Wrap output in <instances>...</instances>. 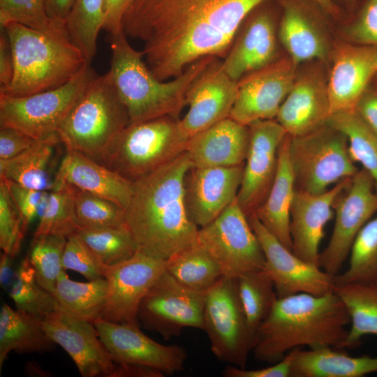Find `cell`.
I'll return each instance as SVG.
<instances>
[{"label": "cell", "mask_w": 377, "mask_h": 377, "mask_svg": "<svg viewBox=\"0 0 377 377\" xmlns=\"http://www.w3.org/2000/svg\"><path fill=\"white\" fill-rule=\"evenodd\" d=\"M281 8L279 38L293 61L330 64L337 40V22L314 0H278Z\"/></svg>", "instance_id": "13"}, {"label": "cell", "mask_w": 377, "mask_h": 377, "mask_svg": "<svg viewBox=\"0 0 377 377\" xmlns=\"http://www.w3.org/2000/svg\"><path fill=\"white\" fill-rule=\"evenodd\" d=\"M191 168L185 151L133 182L124 212L138 251L167 260L197 242L198 228L188 216L185 200V177Z\"/></svg>", "instance_id": "2"}, {"label": "cell", "mask_w": 377, "mask_h": 377, "mask_svg": "<svg viewBox=\"0 0 377 377\" xmlns=\"http://www.w3.org/2000/svg\"><path fill=\"white\" fill-rule=\"evenodd\" d=\"M249 128V146L237 196L247 216L264 202L272 188L279 149L288 135L276 119L258 120Z\"/></svg>", "instance_id": "20"}, {"label": "cell", "mask_w": 377, "mask_h": 377, "mask_svg": "<svg viewBox=\"0 0 377 377\" xmlns=\"http://www.w3.org/2000/svg\"><path fill=\"white\" fill-rule=\"evenodd\" d=\"M288 136L296 191L321 193L359 170L350 156L346 136L327 122L306 134Z\"/></svg>", "instance_id": "8"}, {"label": "cell", "mask_w": 377, "mask_h": 377, "mask_svg": "<svg viewBox=\"0 0 377 377\" xmlns=\"http://www.w3.org/2000/svg\"><path fill=\"white\" fill-rule=\"evenodd\" d=\"M97 76L90 64L64 85L22 97L0 94V126L40 140L57 133L91 82Z\"/></svg>", "instance_id": "9"}, {"label": "cell", "mask_w": 377, "mask_h": 377, "mask_svg": "<svg viewBox=\"0 0 377 377\" xmlns=\"http://www.w3.org/2000/svg\"><path fill=\"white\" fill-rule=\"evenodd\" d=\"M247 217L265 256L263 269L273 281L278 298L301 293L323 295L333 291L334 276L295 255L254 214Z\"/></svg>", "instance_id": "19"}, {"label": "cell", "mask_w": 377, "mask_h": 377, "mask_svg": "<svg viewBox=\"0 0 377 377\" xmlns=\"http://www.w3.org/2000/svg\"><path fill=\"white\" fill-rule=\"evenodd\" d=\"M206 291L182 285L165 269L141 300L139 322L164 339L179 336L186 328L203 330Z\"/></svg>", "instance_id": "12"}, {"label": "cell", "mask_w": 377, "mask_h": 377, "mask_svg": "<svg viewBox=\"0 0 377 377\" xmlns=\"http://www.w3.org/2000/svg\"><path fill=\"white\" fill-rule=\"evenodd\" d=\"M349 265L334 276L337 283L377 281V215L360 230L350 248Z\"/></svg>", "instance_id": "41"}, {"label": "cell", "mask_w": 377, "mask_h": 377, "mask_svg": "<svg viewBox=\"0 0 377 377\" xmlns=\"http://www.w3.org/2000/svg\"><path fill=\"white\" fill-rule=\"evenodd\" d=\"M237 279L242 304L255 336L278 299L274 285L263 268L246 272Z\"/></svg>", "instance_id": "37"}, {"label": "cell", "mask_w": 377, "mask_h": 377, "mask_svg": "<svg viewBox=\"0 0 377 377\" xmlns=\"http://www.w3.org/2000/svg\"><path fill=\"white\" fill-rule=\"evenodd\" d=\"M75 234L106 266L127 260L138 250L126 226L79 228Z\"/></svg>", "instance_id": "42"}, {"label": "cell", "mask_w": 377, "mask_h": 377, "mask_svg": "<svg viewBox=\"0 0 377 377\" xmlns=\"http://www.w3.org/2000/svg\"><path fill=\"white\" fill-rule=\"evenodd\" d=\"M128 124V112L108 71L91 82L57 135L66 151H76L98 162Z\"/></svg>", "instance_id": "6"}, {"label": "cell", "mask_w": 377, "mask_h": 377, "mask_svg": "<svg viewBox=\"0 0 377 377\" xmlns=\"http://www.w3.org/2000/svg\"><path fill=\"white\" fill-rule=\"evenodd\" d=\"M249 140V126L228 117L190 138L186 153L192 168L240 165Z\"/></svg>", "instance_id": "28"}, {"label": "cell", "mask_w": 377, "mask_h": 377, "mask_svg": "<svg viewBox=\"0 0 377 377\" xmlns=\"http://www.w3.org/2000/svg\"><path fill=\"white\" fill-rule=\"evenodd\" d=\"M26 230L6 182L0 177V248L3 252L14 258Z\"/></svg>", "instance_id": "47"}, {"label": "cell", "mask_w": 377, "mask_h": 377, "mask_svg": "<svg viewBox=\"0 0 377 377\" xmlns=\"http://www.w3.org/2000/svg\"><path fill=\"white\" fill-rule=\"evenodd\" d=\"M377 75V46L348 43L337 38L328 72L331 115L355 110Z\"/></svg>", "instance_id": "22"}, {"label": "cell", "mask_w": 377, "mask_h": 377, "mask_svg": "<svg viewBox=\"0 0 377 377\" xmlns=\"http://www.w3.org/2000/svg\"><path fill=\"white\" fill-rule=\"evenodd\" d=\"M351 179H343L318 194L295 191L290 211V232L292 251L302 260L319 267V247L325 226L333 217L337 197Z\"/></svg>", "instance_id": "25"}, {"label": "cell", "mask_w": 377, "mask_h": 377, "mask_svg": "<svg viewBox=\"0 0 377 377\" xmlns=\"http://www.w3.org/2000/svg\"><path fill=\"white\" fill-rule=\"evenodd\" d=\"M203 322L214 356L220 362L246 368L255 336L242 304L237 278L223 276L206 291Z\"/></svg>", "instance_id": "10"}, {"label": "cell", "mask_w": 377, "mask_h": 377, "mask_svg": "<svg viewBox=\"0 0 377 377\" xmlns=\"http://www.w3.org/2000/svg\"><path fill=\"white\" fill-rule=\"evenodd\" d=\"M9 22L18 23L52 36L69 39L66 25L48 15L45 0H0L1 27Z\"/></svg>", "instance_id": "43"}, {"label": "cell", "mask_w": 377, "mask_h": 377, "mask_svg": "<svg viewBox=\"0 0 377 377\" xmlns=\"http://www.w3.org/2000/svg\"><path fill=\"white\" fill-rule=\"evenodd\" d=\"M281 15V8L278 0L264 1L249 14L222 61L230 77L238 81L285 53H281L279 38Z\"/></svg>", "instance_id": "15"}, {"label": "cell", "mask_w": 377, "mask_h": 377, "mask_svg": "<svg viewBox=\"0 0 377 377\" xmlns=\"http://www.w3.org/2000/svg\"><path fill=\"white\" fill-rule=\"evenodd\" d=\"M244 164L231 167L191 168L185 177V200L198 228L216 219L237 196Z\"/></svg>", "instance_id": "26"}, {"label": "cell", "mask_w": 377, "mask_h": 377, "mask_svg": "<svg viewBox=\"0 0 377 377\" xmlns=\"http://www.w3.org/2000/svg\"><path fill=\"white\" fill-rule=\"evenodd\" d=\"M108 288L105 278L78 282L71 279L63 269L53 295L59 309L75 318L93 323L101 318L106 303Z\"/></svg>", "instance_id": "34"}, {"label": "cell", "mask_w": 377, "mask_h": 377, "mask_svg": "<svg viewBox=\"0 0 377 377\" xmlns=\"http://www.w3.org/2000/svg\"><path fill=\"white\" fill-rule=\"evenodd\" d=\"M288 139L287 135L280 147L276 174L272 188L264 202L253 214L286 247L292 251L290 211L295 188L288 156Z\"/></svg>", "instance_id": "30"}, {"label": "cell", "mask_w": 377, "mask_h": 377, "mask_svg": "<svg viewBox=\"0 0 377 377\" xmlns=\"http://www.w3.org/2000/svg\"><path fill=\"white\" fill-rule=\"evenodd\" d=\"M61 143L57 133L38 140L29 149L10 159H0V177L23 186L49 191L53 189L57 150Z\"/></svg>", "instance_id": "29"}, {"label": "cell", "mask_w": 377, "mask_h": 377, "mask_svg": "<svg viewBox=\"0 0 377 377\" xmlns=\"http://www.w3.org/2000/svg\"><path fill=\"white\" fill-rule=\"evenodd\" d=\"M237 81L214 58L190 85L186 96L188 110L179 119L184 134L194 135L229 117L237 95Z\"/></svg>", "instance_id": "23"}, {"label": "cell", "mask_w": 377, "mask_h": 377, "mask_svg": "<svg viewBox=\"0 0 377 377\" xmlns=\"http://www.w3.org/2000/svg\"><path fill=\"white\" fill-rule=\"evenodd\" d=\"M339 350H293L291 377H362L377 372V357H353Z\"/></svg>", "instance_id": "31"}, {"label": "cell", "mask_w": 377, "mask_h": 377, "mask_svg": "<svg viewBox=\"0 0 377 377\" xmlns=\"http://www.w3.org/2000/svg\"><path fill=\"white\" fill-rule=\"evenodd\" d=\"M103 25V0H75L66 21V29L70 40L89 63L96 54L98 36Z\"/></svg>", "instance_id": "39"}, {"label": "cell", "mask_w": 377, "mask_h": 377, "mask_svg": "<svg viewBox=\"0 0 377 377\" xmlns=\"http://www.w3.org/2000/svg\"><path fill=\"white\" fill-rule=\"evenodd\" d=\"M329 64L312 60L297 66L293 86L276 120L290 136H300L325 124L331 116Z\"/></svg>", "instance_id": "17"}, {"label": "cell", "mask_w": 377, "mask_h": 377, "mask_svg": "<svg viewBox=\"0 0 377 377\" xmlns=\"http://www.w3.org/2000/svg\"><path fill=\"white\" fill-rule=\"evenodd\" d=\"M64 184L104 198L124 209L133 193V182L76 151H66L59 162L54 188Z\"/></svg>", "instance_id": "27"}, {"label": "cell", "mask_w": 377, "mask_h": 377, "mask_svg": "<svg viewBox=\"0 0 377 377\" xmlns=\"http://www.w3.org/2000/svg\"><path fill=\"white\" fill-rule=\"evenodd\" d=\"M1 28L10 43L14 73L10 84L0 89L1 95L22 97L57 88L91 64L68 38L15 22Z\"/></svg>", "instance_id": "5"}, {"label": "cell", "mask_w": 377, "mask_h": 377, "mask_svg": "<svg viewBox=\"0 0 377 377\" xmlns=\"http://www.w3.org/2000/svg\"><path fill=\"white\" fill-rule=\"evenodd\" d=\"M349 323L347 309L334 291L278 298L256 332L252 352L257 360L274 364L301 346L341 349Z\"/></svg>", "instance_id": "3"}, {"label": "cell", "mask_w": 377, "mask_h": 377, "mask_svg": "<svg viewBox=\"0 0 377 377\" xmlns=\"http://www.w3.org/2000/svg\"><path fill=\"white\" fill-rule=\"evenodd\" d=\"M110 36L112 58L108 71L128 112L129 124L165 116L179 118L186 105V96L190 85L216 58L203 57L188 66L180 75L161 81L143 61V51L136 50L130 45L124 30Z\"/></svg>", "instance_id": "4"}, {"label": "cell", "mask_w": 377, "mask_h": 377, "mask_svg": "<svg viewBox=\"0 0 377 377\" xmlns=\"http://www.w3.org/2000/svg\"><path fill=\"white\" fill-rule=\"evenodd\" d=\"M293 360L292 350L283 358L267 367L258 369H246L228 365L223 371L226 377H291Z\"/></svg>", "instance_id": "50"}, {"label": "cell", "mask_w": 377, "mask_h": 377, "mask_svg": "<svg viewBox=\"0 0 377 377\" xmlns=\"http://www.w3.org/2000/svg\"><path fill=\"white\" fill-rule=\"evenodd\" d=\"M333 209L334 228L327 246L320 253L319 267L336 276L357 233L377 213V192L367 171L359 169L348 186L337 197Z\"/></svg>", "instance_id": "14"}, {"label": "cell", "mask_w": 377, "mask_h": 377, "mask_svg": "<svg viewBox=\"0 0 377 377\" xmlns=\"http://www.w3.org/2000/svg\"><path fill=\"white\" fill-rule=\"evenodd\" d=\"M336 34L348 43L377 46V0H360L353 14L337 24Z\"/></svg>", "instance_id": "46"}, {"label": "cell", "mask_w": 377, "mask_h": 377, "mask_svg": "<svg viewBox=\"0 0 377 377\" xmlns=\"http://www.w3.org/2000/svg\"><path fill=\"white\" fill-rule=\"evenodd\" d=\"M93 324L116 364H144L165 374L181 371L184 368L187 359L184 348L158 343L144 334L139 325L115 323L101 318Z\"/></svg>", "instance_id": "21"}, {"label": "cell", "mask_w": 377, "mask_h": 377, "mask_svg": "<svg viewBox=\"0 0 377 377\" xmlns=\"http://www.w3.org/2000/svg\"><path fill=\"white\" fill-rule=\"evenodd\" d=\"M188 138L179 119L165 116L128 124L98 163L135 182L186 151Z\"/></svg>", "instance_id": "7"}, {"label": "cell", "mask_w": 377, "mask_h": 377, "mask_svg": "<svg viewBox=\"0 0 377 377\" xmlns=\"http://www.w3.org/2000/svg\"><path fill=\"white\" fill-rule=\"evenodd\" d=\"M331 15L337 24L346 20V15L331 0H314Z\"/></svg>", "instance_id": "58"}, {"label": "cell", "mask_w": 377, "mask_h": 377, "mask_svg": "<svg viewBox=\"0 0 377 377\" xmlns=\"http://www.w3.org/2000/svg\"><path fill=\"white\" fill-rule=\"evenodd\" d=\"M56 343L46 333L42 320L4 303L0 311V371L8 354L52 351Z\"/></svg>", "instance_id": "32"}, {"label": "cell", "mask_w": 377, "mask_h": 377, "mask_svg": "<svg viewBox=\"0 0 377 377\" xmlns=\"http://www.w3.org/2000/svg\"><path fill=\"white\" fill-rule=\"evenodd\" d=\"M67 238L54 235L34 236L29 257L38 283L52 295L62 267Z\"/></svg>", "instance_id": "44"}, {"label": "cell", "mask_w": 377, "mask_h": 377, "mask_svg": "<svg viewBox=\"0 0 377 377\" xmlns=\"http://www.w3.org/2000/svg\"><path fill=\"white\" fill-rule=\"evenodd\" d=\"M75 187L64 184L48 191L38 215L34 236L54 235L66 238L79 229L75 215Z\"/></svg>", "instance_id": "40"}, {"label": "cell", "mask_w": 377, "mask_h": 377, "mask_svg": "<svg viewBox=\"0 0 377 377\" xmlns=\"http://www.w3.org/2000/svg\"><path fill=\"white\" fill-rule=\"evenodd\" d=\"M62 267L64 270L77 272L88 281H91L104 278L106 265L98 259L76 234H73L67 238Z\"/></svg>", "instance_id": "48"}, {"label": "cell", "mask_w": 377, "mask_h": 377, "mask_svg": "<svg viewBox=\"0 0 377 377\" xmlns=\"http://www.w3.org/2000/svg\"><path fill=\"white\" fill-rule=\"evenodd\" d=\"M14 64L10 43L5 30L0 35V89L8 87L13 80Z\"/></svg>", "instance_id": "54"}, {"label": "cell", "mask_w": 377, "mask_h": 377, "mask_svg": "<svg viewBox=\"0 0 377 377\" xmlns=\"http://www.w3.org/2000/svg\"><path fill=\"white\" fill-rule=\"evenodd\" d=\"M372 84L377 87V75L375 76V77H374V80L372 82Z\"/></svg>", "instance_id": "61"}, {"label": "cell", "mask_w": 377, "mask_h": 377, "mask_svg": "<svg viewBox=\"0 0 377 377\" xmlns=\"http://www.w3.org/2000/svg\"><path fill=\"white\" fill-rule=\"evenodd\" d=\"M42 324L50 339L71 357L82 377H110L116 363L93 323L58 309L43 318Z\"/></svg>", "instance_id": "24"}, {"label": "cell", "mask_w": 377, "mask_h": 377, "mask_svg": "<svg viewBox=\"0 0 377 377\" xmlns=\"http://www.w3.org/2000/svg\"><path fill=\"white\" fill-rule=\"evenodd\" d=\"M327 123L345 134L352 160L369 173L377 192V134L355 110L333 114Z\"/></svg>", "instance_id": "36"}, {"label": "cell", "mask_w": 377, "mask_h": 377, "mask_svg": "<svg viewBox=\"0 0 377 377\" xmlns=\"http://www.w3.org/2000/svg\"><path fill=\"white\" fill-rule=\"evenodd\" d=\"M7 292L17 309L41 320L59 308L54 296L37 281L28 256L15 269Z\"/></svg>", "instance_id": "38"}, {"label": "cell", "mask_w": 377, "mask_h": 377, "mask_svg": "<svg viewBox=\"0 0 377 377\" xmlns=\"http://www.w3.org/2000/svg\"><path fill=\"white\" fill-rule=\"evenodd\" d=\"M132 0H103V29L115 34L123 30V19Z\"/></svg>", "instance_id": "52"}, {"label": "cell", "mask_w": 377, "mask_h": 377, "mask_svg": "<svg viewBox=\"0 0 377 377\" xmlns=\"http://www.w3.org/2000/svg\"><path fill=\"white\" fill-rule=\"evenodd\" d=\"M297 66L285 52L243 76L237 81V95L229 117L246 126L258 120L275 119L293 86Z\"/></svg>", "instance_id": "16"}, {"label": "cell", "mask_w": 377, "mask_h": 377, "mask_svg": "<svg viewBox=\"0 0 377 377\" xmlns=\"http://www.w3.org/2000/svg\"><path fill=\"white\" fill-rule=\"evenodd\" d=\"M333 291L345 304L351 324L343 348L357 346L367 335L377 336V281L335 283Z\"/></svg>", "instance_id": "33"}, {"label": "cell", "mask_w": 377, "mask_h": 377, "mask_svg": "<svg viewBox=\"0 0 377 377\" xmlns=\"http://www.w3.org/2000/svg\"><path fill=\"white\" fill-rule=\"evenodd\" d=\"M197 242L224 276L237 278L265 266L260 244L237 198L216 219L198 228Z\"/></svg>", "instance_id": "11"}, {"label": "cell", "mask_w": 377, "mask_h": 377, "mask_svg": "<svg viewBox=\"0 0 377 377\" xmlns=\"http://www.w3.org/2000/svg\"><path fill=\"white\" fill-rule=\"evenodd\" d=\"M267 0H132L126 36L144 42L146 64L161 81L205 57L224 59L242 23Z\"/></svg>", "instance_id": "1"}, {"label": "cell", "mask_w": 377, "mask_h": 377, "mask_svg": "<svg viewBox=\"0 0 377 377\" xmlns=\"http://www.w3.org/2000/svg\"><path fill=\"white\" fill-rule=\"evenodd\" d=\"M355 111L377 134V87L371 84L360 98Z\"/></svg>", "instance_id": "53"}, {"label": "cell", "mask_w": 377, "mask_h": 377, "mask_svg": "<svg viewBox=\"0 0 377 377\" xmlns=\"http://www.w3.org/2000/svg\"><path fill=\"white\" fill-rule=\"evenodd\" d=\"M13 257L10 255L1 253L0 257V284L3 290L8 291L15 269L13 267Z\"/></svg>", "instance_id": "57"}, {"label": "cell", "mask_w": 377, "mask_h": 377, "mask_svg": "<svg viewBox=\"0 0 377 377\" xmlns=\"http://www.w3.org/2000/svg\"><path fill=\"white\" fill-rule=\"evenodd\" d=\"M25 370L31 376H47L48 373L43 371L38 364L35 362H28L26 365Z\"/></svg>", "instance_id": "60"}, {"label": "cell", "mask_w": 377, "mask_h": 377, "mask_svg": "<svg viewBox=\"0 0 377 377\" xmlns=\"http://www.w3.org/2000/svg\"><path fill=\"white\" fill-rule=\"evenodd\" d=\"M75 0H45L46 10L54 20L66 25Z\"/></svg>", "instance_id": "56"}, {"label": "cell", "mask_w": 377, "mask_h": 377, "mask_svg": "<svg viewBox=\"0 0 377 377\" xmlns=\"http://www.w3.org/2000/svg\"><path fill=\"white\" fill-rule=\"evenodd\" d=\"M165 269L166 260L138 250L128 259L106 266L103 276L108 288L101 318L139 325L138 311L141 300Z\"/></svg>", "instance_id": "18"}, {"label": "cell", "mask_w": 377, "mask_h": 377, "mask_svg": "<svg viewBox=\"0 0 377 377\" xmlns=\"http://www.w3.org/2000/svg\"><path fill=\"white\" fill-rule=\"evenodd\" d=\"M166 270L179 283L206 291L221 276L220 267L196 242L166 260Z\"/></svg>", "instance_id": "35"}, {"label": "cell", "mask_w": 377, "mask_h": 377, "mask_svg": "<svg viewBox=\"0 0 377 377\" xmlns=\"http://www.w3.org/2000/svg\"><path fill=\"white\" fill-rule=\"evenodd\" d=\"M3 179L6 182L10 195L22 216L24 228L27 230L29 225L38 217L45 202L48 191L27 188Z\"/></svg>", "instance_id": "49"}, {"label": "cell", "mask_w": 377, "mask_h": 377, "mask_svg": "<svg viewBox=\"0 0 377 377\" xmlns=\"http://www.w3.org/2000/svg\"><path fill=\"white\" fill-rule=\"evenodd\" d=\"M165 374L159 369L135 363L116 364L110 377H163Z\"/></svg>", "instance_id": "55"}, {"label": "cell", "mask_w": 377, "mask_h": 377, "mask_svg": "<svg viewBox=\"0 0 377 377\" xmlns=\"http://www.w3.org/2000/svg\"><path fill=\"white\" fill-rule=\"evenodd\" d=\"M331 1L346 15L347 19L353 14L360 2V0Z\"/></svg>", "instance_id": "59"}, {"label": "cell", "mask_w": 377, "mask_h": 377, "mask_svg": "<svg viewBox=\"0 0 377 377\" xmlns=\"http://www.w3.org/2000/svg\"><path fill=\"white\" fill-rule=\"evenodd\" d=\"M74 206L79 228L126 226L124 209L104 198L75 188Z\"/></svg>", "instance_id": "45"}, {"label": "cell", "mask_w": 377, "mask_h": 377, "mask_svg": "<svg viewBox=\"0 0 377 377\" xmlns=\"http://www.w3.org/2000/svg\"><path fill=\"white\" fill-rule=\"evenodd\" d=\"M38 140L8 127L0 128V159H10L31 147Z\"/></svg>", "instance_id": "51"}]
</instances>
